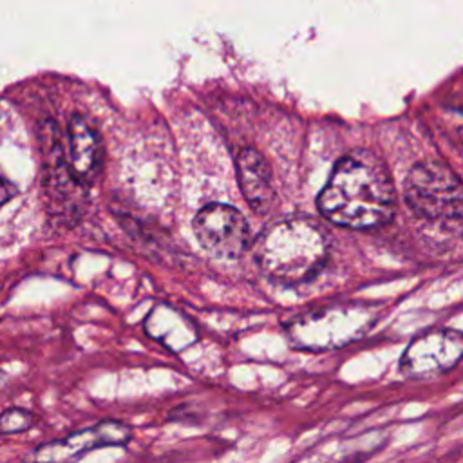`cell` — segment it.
Masks as SVG:
<instances>
[{
  "mask_svg": "<svg viewBox=\"0 0 463 463\" xmlns=\"http://www.w3.org/2000/svg\"><path fill=\"white\" fill-rule=\"evenodd\" d=\"M317 206L333 224L351 230L380 228L396 210L392 177L376 154L354 150L335 165Z\"/></svg>",
  "mask_w": 463,
  "mask_h": 463,
  "instance_id": "1",
  "label": "cell"
},
{
  "mask_svg": "<svg viewBox=\"0 0 463 463\" xmlns=\"http://www.w3.org/2000/svg\"><path fill=\"white\" fill-rule=\"evenodd\" d=\"M255 260L262 273L295 286L313 279L327 260L329 241L320 224L306 217L271 222L255 241Z\"/></svg>",
  "mask_w": 463,
  "mask_h": 463,
  "instance_id": "2",
  "label": "cell"
},
{
  "mask_svg": "<svg viewBox=\"0 0 463 463\" xmlns=\"http://www.w3.org/2000/svg\"><path fill=\"white\" fill-rule=\"evenodd\" d=\"M405 201L425 221L454 224L463 217V190L459 177L443 163L423 161L405 177Z\"/></svg>",
  "mask_w": 463,
  "mask_h": 463,
  "instance_id": "3",
  "label": "cell"
},
{
  "mask_svg": "<svg viewBox=\"0 0 463 463\" xmlns=\"http://www.w3.org/2000/svg\"><path fill=\"white\" fill-rule=\"evenodd\" d=\"M374 318V309L364 304L329 306L300 315L288 326V333L302 349H336L364 336Z\"/></svg>",
  "mask_w": 463,
  "mask_h": 463,
  "instance_id": "4",
  "label": "cell"
},
{
  "mask_svg": "<svg viewBox=\"0 0 463 463\" xmlns=\"http://www.w3.org/2000/svg\"><path fill=\"white\" fill-rule=\"evenodd\" d=\"M192 230L197 242L217 259H237L250 246V224L233 206L210 203L203 206L194 221Z\"/></svg>",
  "mask_w": 463,
  "mask_h": 463,
  "instance_id": "5",
  "label": "cell"
},
{
  "mask_svg": "<svg viewBox=\"0 0 463 463\" xmlns=\"http://www.w3.org/2000/svg\"><path fill=\"white\" fill-rule=\"evenodd\" d=\"M463 354L458 329L436 327L418 335L400 358V373L412 380H430L452 371Z\"/></svg>",
  "mask_w": 463,
  "mask_h": 463,
  "instance_id": "6",
  "label": "cell"
},
{
  "mask_svg": "<svg viewBox=\"0 0 463 463\" xmlns=\"http://www.w3.org/2000/svg\"><path fill=\"white\" fill-rule=\"evenodd\" d=\"M132 438V429L116 420L99 421L89 429L72 432L61 439H54L36 447L27 454L25 463H76L85 452L112 447L127 445Z\"/></svg>",
  "mask_w": 463,
  "mask_h": 463,
  "instance_id": "7",
  "label": "cell"
},
{
  "mask_svg": "<svg viewBox=\"0 0 463 463\" xmlns=\"http://www.w3.org/2000/svg\"><path fill=\"white\" fill-rule=\"evenodd\" d=\"M69 172L80 184H90L99 174L103 148L96 128L81 114H74L67 127Z\"/></svg>",
  "mask_w": 463,
  "mask_h": 463,
  "instance_id": "8",
  "label": "cell"
},
{
  "mask_svg": "<svg viewBox=\"0 0 463 463\" xmlns=\"http://www.w3.org/2000/svg\"><path fill=\"white\" fill-rule=\"evenodd\" d=\"M237 181L248 206L257 215H266L275 201L271 170L255 148H244L237 156Z\"/></svg>",
  "mask_w": 463,
  "mask_h": 463,
  "instance_id": "9",
  "label": "cell"
},
{
  "mask_svg": "<svg viewBox=\"0 0 463 463\" xmlns=\"http://www.w3.org/2000/svg\"><path fill=\"white\" fill-rule=\"evenodd\" d=\"M34 418L29 411L24 409H7L0 414V434H14L27 430L33 425Z\"/></svg>",
  "mask_w": 463,
  "mask_h": 463,
  "instance_id": "10",
  "label": "cell"
},
{
  "mask_svg": "<svg viewBox=\"0 0 463 463\" xmlns=\"http://www.w3.org/2000/svg\"><path fill=\"white\" fill-rule=\"evenodd\" d=\"M14 192H16L14 184L4 175H0V206H4L14 195Z\"/></svg>",
  "mask_w": 463,
  "mask_h": 463,
  "instance_id": "11",
  "label": "cell"
},
{
  "mask_svg": "<svg viewBox=\"0 0 463 463\" xmlns=\"http://www.w3.org/2000/svg\"><path fill=\"white\" fill-rule=\"evenodd\" d=\"M0 380H2V373H0Z\"/></svg>",
  "mask_w": 463,
  "mask_h": 463,
  "instance_id": "12",
  "label": "cell"
}]
</instances>
